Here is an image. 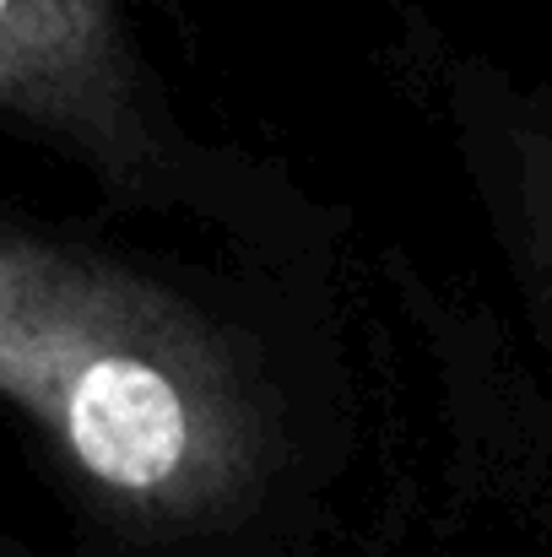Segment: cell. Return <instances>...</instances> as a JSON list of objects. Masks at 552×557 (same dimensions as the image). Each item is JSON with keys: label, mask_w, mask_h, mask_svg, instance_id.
<instances>
[{"label": "cell", "mask_w": 552, "mask_h": 557, "mask_svg": "<svg viewBox=\"0 0 552 557\" xmlns=\"http://www.w3.org/2000/svg\"><path fill=\"white\" fill-rule=\"evenodd\" d=\"M439 109L477 216L552 358V76L515 82L493 65H455Z\"/></svg>", "instance_id": "cell-3"}, {"label": "cell", "mask_w": 552, "mask_h": 557, "mask_svg": "<svg viewBox=\"0 0 552 557\" xmlns=\"http://www.w3.org/2000/svg\"><path fill=\"white\" fill-rule=\"evenodd\" d=\"M0 400L93 557H282L336 460V373L244 282L0 206Z\"/></svg>", "instance_id": "cell-1"}, {"label": "cell", "mask_w": 552, "mask_h": 557, "mask_svg": "<svg viewBox=\"0 0 552 557\" xmlns=\"http://www.w3.org/2000/svg\"><path fill=\"white\" fill-rule=\"evenodd\" d=\"M0 136L65 163L114 211L189 216L260 260L293 255V200L189 136L131 0H0Z\"/></svg>", "instance_id": "cell-2"}, {"label": "cell", "mask_w": 552, "mask_h": 557, "mask_svg": "<svg viewBox=\"0 0 552 557\" xmlns=\"http://www.w3.org/2000/svg\"><path fill=\"white\" fill-rule=\"evenodd\" d=\"M0 557H22V553H11V547H5V542H0Z\"/></svg>", "instance_id": "cell-4"}]
</instances>
